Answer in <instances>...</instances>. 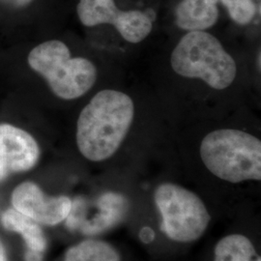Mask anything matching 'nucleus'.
Wrapping results in <instances>:
<instances>
[{
  "label": "nucleus",
  "instance_id": "1",
  "mask_svg": "<svg viewBox=\"0 0 261 261\" xmlns=\"http://www.w3.org/2000/svg\"><path fill=\"white\" fill-rule=\"evenodd\" d=\"M134 117L130 96L113 89L98 92L76 123V144L82 155L92 162L111 158L125 140Z\"/></svg>",
  "mask_w": 261,
  "mask_h": 261
},
{
  "label": "nucleus",
  "instance_id": "2",
  "mask_svg": "<svg viewBox=\"0 0 261 261\" xmlns=\"http://www.w3.org/2000/svg\"><path fill=\"white\" fill-rule=\"evenodd\" d=\"M200 157L208 170L222 180L260 181L261 141L236 129L209 133L201 141Z\"/></svg>",
  "mask_w": 261,
  "mask_h": 261
},
{
  "label": "nucleus",
  "instance_id": "3",
  "mask_svg": "<svg viewBox=\"0 0 261 261\" xmlns=\"http://www.w3.org/2000/svg\"><path fill=\"white\" fill-rule=\"evenodd\" d=\"M170 63L178 75L200 79L216 90L229 87L237 74L233 57L204 30L189 31L182 37L172 50Z\"/></svg>",
  "mask_w": 261,
  "mask_h": 261
},
{
  "label": "nucleus",
  "instance_id": "4",
  "mask_svg": "<svg viewBox=\"0 0 261 261\" xmlns=\"http://www.w3.org/2000/svg\"><path fill=\"white\" fill-rule=\"evenodd\" d=\"M28 64L47 81L51 91L63 100L77 99L96 83L97 69L84 57H71L65 43L51 40L34 47L28 55Z\"/></svg>",
  "mask_w": 261,
  "mask_h": 261
},
{
  "label": "nucleus",
  "instance_id": "5",
  "mask_svg": "<svg viewBox=\"0 0 261 261\" xmlns=\"http://www.w3.org/2000/svg\"><path fill=\"white\" fill-rule=\"evenodd\" d=\"M162 215V230L176 242H194L207 229L211 217L195 193L172 183H164L155 192Z\"/></svg>",
  "mask_w": 261,
  "mask_h": 261
},
{
  "label": "nucleus",
  "instance_id": "6",
  "mask_svg": "<svg viewBox=\"0 0 261 261\" xmlns=\"http://www.w3.org/2000/svg\"><path fill=\"white\" fill-rule=\"evenodd\" d=\"M76 12L85 27L112 24L124 40L133 44L143 41L153 27L146 14L137 10L121 11L113 0H80Z\"/></svg>",
  "mask_w": 261,
  "mask_h": 261
},
{
  "label": "nucleus",
  "instance_id": "7",
  "mask_svg": "<svg viewBox=\"0 0 261 261\" xmlns=\"http://www.w3.org/2000/svg\"><path fill=\"white\" fill-rule=\"evenodd\" d=\"M12 205L37 224L56 225L67 219L71 212L72 201L64 196H47L33 182H23L11 196Z\"/></svg>",
  "mask_w": 261,
  "mask_h": 261
},
{
  "label": "nucleus",
  "instance_id": "8",
  "mask_svg": "<svg viewBox=\"0 0 261 261\" xmlns=\"http://www.w3.org/2000/svg\"><path fill=\"white\" fill-rule=\"evenodd\" d=\"M40 158L36 140L19 127L0 125V181L34 168Z\"/></svg>",
  "mask_w": 261,
  "mask_h": 261
},
{
  "label": "nucleus",
  "instance_id": "9",
  "mask_svg": "<svg viewBox=\"0 0 261 261\" xmlns=\"http://www.w3.org/2000/svg\"><path fill=\"white\" fill-rule=\"evenodd\" d=\"M219 0H182L176 8V24L187 31L205 30L219 18Z\"/></svg>",
  "mask_w": 261,
  "mask_h": 261
},
{
  "label": "nucleus",
  "instance_id": "10",
  "mask_svg": "<svg viewBox=\"0 0 261 261\" xmlns=\"http://www.w3.org/2000/svg\"><path fill=\"white\" fill-rule=\"evenodd\" d=\"M1 222L7 230L18 232L23 237L28 250L39 252L46 250L47 240L43 230L36 222L25 215L15 209H8L2 214Z\"/></svg>",
  "mask_w": 261,
  "mask_h": 261
},
{
  "label": "nucleus",
  "instance_id": "11",
  "mask_svg": "<svg viewBox=\"0 0 261 261\" xmlns=\"http://www.w3.org/2000/svg\"><path fill=\"white\" fill-rule=\"evenodd\" d=\"M215 261H261V258L248 237L231 234L217 244Z\"/></svg>",
  "mask_w": 261,
  "mask_h": 261
},
{
  "label": "nucleus",
  "instance_id": "12",
  "mask_svg": "<svg viewBox=\"0 0 261 261\" xmlns=\"http://www.w3.org/2000/svg\"><path fill=\"white\" fill-rule=\"evenodd\" d=\"M65 261H120V256L109 243L85 240L69 249Z\"/></svg>",
  "mask_w": 261,
  "mask_h": 261
},
{
  "label": "nucleus",
  "instance_id": "13",
  "mask_svg": "<svg viewBox=\"0 0 261 261\" xmlns=\"http://www.w3.org/2000/svg\"><path fill=\"white\" fill-rule=\"evenodd\" d=\"M235 22L238 24L249 23L255 15L256 7L252 0H222Z\"/></svg>",
  "mask_w": 261,
  "mask_h": 261
},
{
  "label": "nucleus",
  "instance_id": "14",
  "mask_svg": "<svg viewBox=\"0 0 261 261\" xmlns=\"http://www.w3.org/2000/svg\"><path fill=\"white\" fill-rule=\"evenodd\" d=\"M33 0H0V2L11 8H22L29 5Z\"/></svg>",
  "mask_w": 261,
  "mask_h": 261
},
{
  "label": "nucleus",
  "instance_id": "15",
  "mask_svg": "<svg viewBox=\"0 0 261 261\" xmlns=\"http://www.w3.org/2000/svg\"><path fill=\"white\" fill-rule=\"evenodd\" d=\"M140 239L144 243H150L154 239V232L149 227H144L140 231Z\"/></svg>",
  "mask_w": 261,
  "mask_h": 261
},
{
  "label": "nucleus",
  "instance_id": "16",
  "mask_svg": "<svg viewBox=\"0 0 261 261\" xmlns=\"http://www.w3.org/2000/svg\"><path fill=\"white\" fill-rule=\"evenodd\" d=\"M25 261H42L43 259V252H35L28 250L24 255Z\"/></svg>",
  "mask_w": 261,
  "mask_h": 261
},
{
  "label": "nucleus",
  "instance_id": "17",
  "mask_svg": "<svg viewBox=\"0 0 261 261\" xmlns=\"http://www.w3.org/2000/svg\"><path fill=\"white\" fill-rule=\"evenodd\" d=\"M0 261H8L7 260V256H6V252L5 249L3 247V245L0 242Z\"/></svg>",
  "mask_w": 261,
  "mask_h": 261
}]
</instances>
